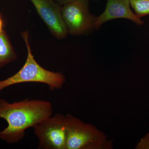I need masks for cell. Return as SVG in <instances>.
<instances>
[{
  "mask_svg": "<svg viewBox=\"0 0 149 149\" xmlns=\"http://www.w3.org/2000/svg\"><path fill=\"white\" fill-rule=\"evenodd\" d=\"M52 105L47 101L26 99L10 103L0 99V118L8 124L0 131V139L8 144L21 141L26 129L52 116Z\"/></svg>",
  "mask_w": 149,
  "mask_h": 149,
  "instance_id": "1",
  "label": "cell"
},
{
  "mask_svg": "<svg viewBox=\"0 0 149 149\" xmlns=\"http://www.w3.org/2000/svg\"><path fill=\"white\" fill-rule=\"evenodd\" d=\"M27 47V59L21 69L11 77L0 81V94L5 88L19 83L35 82L48 85L52 91L59 90L65 81L64 75L61 72L46 70L38 64L32 54L29 42V31L21 33Z\"/></svg>",
  "mask_w": 149,
  "mask_h": 149,
  "instance_id": "2",
  "label": "cell"
},
{
  "mask_svg": "<svg viewBox=\"0 0 149 149\" xmlns=\"http://www.w3.org/2000/svg\"><path fill=\"white\" fill-rule=\"evenodd\" d=\"M88 1L74 0L62 7V16L68 34L86 35L95 30L96 17L90 12Z\"/></svg>",
  "mask_w": 149,
  "mask_h": 149,
  "instance_id": "3",
  "label": "cell"
},
{
  "mask_svg": "<svg viewBox=\"0 0 149 149\" xmlns=\"http://www.w3.org/2000/svg\"><path fill=\"white\" fill-rule=\"evenodd\" d=\"M39 141L38 148L66 149V116L56 113L33 127Z\"/></svg>",
  "mask_w": 149,
  "mask_h": 149,
  "instance_id": "4",
  "label": "cell"
},
{
  "mask_svg": "<svg viewBox=\"0 0 149 149\" xmlns=\"http://www.w3.org/2000/svg\"><path fill=\"white\" fill-rule=\"evenodd\" d=\"M42 20L54 37L65 39L68 33L62 16V7L54 0H30Z\"/></svg>",
  "mask_w": 149,
  "mask_h": 149,
  "instance_id": "5",
  "label": "cell"
},
{
  "mask_svg": "<svg viewBox=\"0 0 149 149\" xmlns=\"http://www.w3.org/2000/svg\"><path fill=\"white\" fill-rule=\"evenodd\" d=\"M66 149H80L87 148L95 137L90 125L73 117L66 116Z\"/></svg>",
  "mask_w": 149,
  "mask_h": 149,
  "instance_id": "6",
  "label": "cell"
},
{
  "mask_svg": "<svg viewBox=\"0 0 149 149\" xmlns=\"http://www.w3.org/2000/svg\"><path fill=\"white\" fill-rule=\"evenodd\" d=\"M129 0H107L105 9L100 16L96 17L95 29H99L107 22L117 18L130 19L139 26L143 22L131 10Z\"/></svg>",
  "mask_w": 149,
  "mask_h": 149,
  "instance_id": "7",
  "label": "cell"
},
{
  "mask_svg": "<svg viewBox=\"0 0 149 149\" xmlns=\"http://www.w3.org/2000/svg\"><path fill=\"white\" fill-rule=\"evenodd\" d=\"M17 56L5 30L0 33V68L16 60Z\"/></svg>",
  "mask_w": 149,
  "mask_h": 149,
  "instance_id": "8",
  "label": "cell"
},
{
  "mask_svg": "<svg viewBox=\"0 0 149 149\" xmlns=\"http://www.w3.org/2000/svg\"><path fill=\"white\" fill-rule=\"evenodd\" d=\"M136 15L141 18L149 15V0H129Z\"/></svg>",
  "mask_w": 149,
  "mask_h": 149,
  "instance_id": "9",
  "label": "cell"
},
{
  "mask_svg": "<svg viewBox=\"0 0 149 149\" xmlns=\"http://www.w3.org/2000/svg\"><path fill=\"white\" fill-rule=\"evenodd\" d=\"M136 149H149V133L141 139L137 146Z\"/></svg>",
  "mask_w": 149,
  "mask_h": 149,
  "instance_id": "10",
  "label": "cell"
},
{
  "mask_svg": "<svg viewBox=\"0 0 149 149\" xmlns=\"http://www.w3.org/2000/svg\"><path fill=\"white\" fill-rule=\"evenodd\" d=\"M59 5H64L65 4L72 1L74 0H54Z\"/></svg>",
  "mask_w": 149,
  "mask_h": 149,
  "instance_id": "11",
  "label": "cell"
},
{
  "mask_svg": "<svg viewBox=\"0 0 149 149\" xmlns=\"http://www.w3.org/2000/svg\"><path fill=\"white\" fill-rule=\"evenodd\" d=\"M3 22L1 17L0 16V33L3 31Z\"/></svg>",
  "mask_w": 149,
  "mask_h": 149,
  "instance_id": "12",
  "label": "cell"
},
{
  "mask_svg": "<svg viewBox=\"0 0 149 149\" xmlns=\"http://www.w3.org/2000/svg\"><path fill=\"white\" fill-rule=\"evenodd\" d=\"M88 1H90V0H88ZM93 1H97V0H93Z\"/></svg>",
  "mask_w": 149,
  "mask_h": 149,
  "instance_id": "13",
  "label": "cell"
}]
</instances>
